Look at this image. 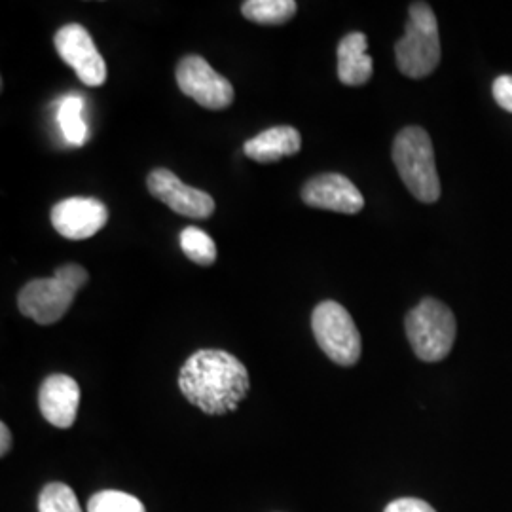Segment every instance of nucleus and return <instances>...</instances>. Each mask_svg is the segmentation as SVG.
Wrapping results in <instances>:
<instances>
[{
	"label": "nucleus",
	"instance_id": "obj_8",
	"mask_svg": "<svg viewBox=\"0 0 512 512\" xmlns=\"http://www.w3.org/2000/svg\"><path fill=\"white\" fill-rule=\"evenodd\" d=\"M148 192L175 213L188 219H209L215 213V200L198 188L186 184L169 169L158 167L147 179Z\"/></svg>",
	"mask_w": 512,
	"mask_h": 512
},
{
	"label": "nucleus",
	"instance_id": "obj_17",
	"mask_svg": "<svg viewBox=\"0 0 512 512\" xmlns=\"http://www.w3.org/2000/svg\"><path fill=\"white\" fill-rule=\"evenodd\" d=\"M181 249L198 266H211L217 260L215 241L196 226H188L181 232Z\"/></svg>",
	"mask_w": 512,
	"mask_h": 512
},
{
	"label": "nucleus",
	"instance_id": "obj_14",
	"mask_svg": "<svg viewBox=\"0 0 512 512\" xmlns=\"http://www.w3.org/2000/svg\"><path fill=\"white\" fill-rule=\"evenodd\" d=\"M363 33H349L338 44V78L346 86H365L374 73V61L366 54Z\"/></svg>",
	"mask_w": 512,
	"mask_h": 512
},
{
	"label": "nucleus",
	"instance_id": "obj_16",
	"mask_svg": "<svg viewBox=\"0 0 512 512\" xmlns=\"http://www.w3.org/2000/svg\"><path fill=\"white\" fill-rule=\"evenodd\" d=\"M84 99L80 95H69L59 103L57 109V122L63 131V137L74 145L80 147L88 139V124L84 120Z\"/></svg>",
	"mask_w": 512,
	"mask_h": 512
},
{
	"label": "nucleus",
	"instance_id": "obj_5",
	"mask_svg": "<svg viewBox=\"0 0 512 512\" xmlns=\"http://www.w3.org/2000/svg\"><path fill=\"white\" fill-rule=\"evenodd\" d=\"M311 329L323 353L336 365L353 366L361 359V334L349 311L334 302H321L311 315Z\"/></svg>",
	"mask_w": 512,
	"mask_h": 512
},
{
	"label": "nucleus",
	"instance_id": "obj_1",
	"mask_svg": "<svg viewBox=\"0 0 512 512\" xmlns=\"http://www.w3.org/2000/svg\"><path fill=\"white\" fill-rule=\"evenodd\" d=\"M179 387L184 399L209 416L238 410L249 395L251 380L238 357L220 349H200L186 359Z\"/></svg>",
	"mask_w": 512,
	"mask_h": 512
},
{
	"label": "nucleus",
	"instance_id": "obj_2",
	"mask_svg": "<svg viewBox=\"0 0 512 512\" xmlns=\"http://www.w3.org/2000/svg\"><path fill=\"white\" fill-rule=\"evenodd\" d=\"M393 162L399 177L418 202H439L440 179L435 165V150L425 129L410 126L395 137Z\"/></svg>",
	"mask_w": 512,
	"mask_h": 512
},
{
	"label": "nucleus",
	"instance_id": "obj_6",
	"mask_svg": "<svg viewBox=\"0 0 512 512\" xmlns=\"http://www.w3.org/2000/svg\"><path fill=\"white\" fill-rule=\"evenodd\" d=\"M177 84L184 95L209 110L228 109L234 103V86L200 55H186L177 65Z\"/></svg>",
	"mask_w": 512,
	"mask_h": 512
},
{
	"label": "nucleus",
	"instance_id": "obj_23",
	"mask_svg": "<svg viewBox=\"0 0 512 512\" xmlns=\"http://www.w3.org/2000/svg\"><path fill=\"white\" fill-rule=\"evenodd\" d=\"M0 439H2L0 454L6 456L10 452V448H12V435H10V429H8L6 423H0Z\"/></svg>",
	"mask_w": 512,
	"mask_h": 512
},
{
	"label": "nucleus",
	"instance_id": "obj_10",
	"mask_svg": "<svg viewBox=\"0 0 512 512\" xmlns=\"http://www.w3.org/2000/svg\"><path fill=\"white\" fill-rule=\"evenodd\" d=\"M302 202L313 209H325L355 215L363 211L365 198L359 188L340 173H325L310 179L302 186Z\"/></svg>",
	"mask_w": 512,
	"mask_h": 512
},
{
	"label": "nucleus",
	"instance_id": "obj_19",
	"mask_svg": "<svg viewBox=\"0 0 512 512\" xmlns=\"http://www.w3.org/2000/svg\"><path fill=\"white\" fill-rule=\"evenodd\" d=\"M88 512H147V509L135 495L105 490L92 495L88 503Z\"/></svg>",
	"mask_w": 512,
	"mask_h": 512
},
{
	"label": "nucleus",
	"instance_id": "obj_3",
	"mask_svg": "<svg viewBox=\"0 0 512 512\" xmlns=\"http://www.w3.org/2000/svg\"><path fill=\"white\" fill-rule=\"evenodd\" d=\"M399 71L408 78H425L440 63L439 23L427 2L410 4L404 37L395 44Z\"/></svg>",
	"mask_w": 512,
	"mask_h": 512
},
{
	"label": "nucleus",
	"instance_id": "obj_18",
	"mask_svg": "<svg viewBox=\"0 0 512 512\" xmlns=\"http://www.w3.org/2000/svg\"><path fill=\"white\" fill-rule=\"evenodd\" d=\"M38 512H84L78 497L73 492V488H69L67 484L61 482H52L48 484L40 499H38Z\"/></svg>",
	"mask_w": 512,
	"mask_h": 512
},
{
	"label": "nucleus",
	"instance_id": "obj_22",
	"mask_svg": "<svg viewBox=\"0 0 512 512\" xmlns=\"http://www.w3.org/2000/svg\"><path fill=\"white\" fill-rule=\"evenodd\" d=\"M384 512H437L429 503L416 497H403L385 507Z\"/></svg>",
	"mask_w": 512,
	"mask_h": 512
},
{
	"label": "nucleus",
	"instance_id": "obj_15",
	"mask_svg": "<svg viewBox=\"0 0 512 512\" xmlns=\"http://www.w3.org/2000/svg\"><path fill=\"white\" fill-rule=\"evenodd\" d=\"M298 10L294 0H247L241 4L243 18L258 25H285Z\"/></svg>",
	"mask_w": 512,
	"mask_h": 512
},
{
	"label": "nucleus",
	"instance_id": "obj_9",
	"mask_svg": "<svg viewBox=\"0 0 512 512\" xmlns=\"http://www.w3.org/2000/svg\"><path fill=\"white\" fill-rule=\"evenodd\" d=\"M76 291L57 277L33 279L18 296L19 311L38 325H54L74 302Z\"/></svg>",
	"mask_w": 512,
	"mask_h": 512
},
{
	"label": "nucleus",
	"instance_id": "obj_20",
	"mask_svg": "<svg viewBox=\"0 0 512 512\" xmlns=\"http://www.w3.org/2000/svg\"><path fill=\"white\" fill-rule=\"evenodd\" d=\"M54 277L61 279L63 283H67L76 293L82 287H86V283L90 281V274L82 266H78V264H65V266L57 268Z\"/></svg>",
	"mask_w": 512,
	"mask_h": 512
},
{
	"label": "nucleus",
	"instance_id": "obj_13",
	"mask_svg": "<svg viewBox=\"0 0 512 512\" xmlns=\"http://www.w3.org/2000/svg\"><path fill=\"white\" fill-rule=\"evenodd\" d=\"M302 148L298 129L291 126H275L258 133L245 143V154L258 164H275L285 156H294Z\"/></svg>",
	"mask_w": 512,
	"mask_h": 512
},
{
	"label": "nucleus",
	"instance_id": "obj_21",
	"mask_svg": "<svg viewBox=\"0 0 512 512\" xmlns=\"http://www.w3.org/2000/svg\"><path fill=\"white\" fill-rule=\"evenodd\" d=\"M495 103L507 112H512V76L511 74H501L495 78L494 86Z\"/></svg>",
	"mask_w": 512,
	"mask_h": 512
},
{
	"label": "nucleus",
	"instance_id": "obj_4",
	"mask_svg": "<svg viewBox=\"0 0 512 512\" xmlns=\"http://www.w3.org/2000/svg\"><path fill=\"white\" fill-rule=\"evenodd\" d=\"M406 336L416 357L425 363H439L450 355L458 334L452 310L435 298H425L406 315Z\"/></svg>",
	"mask_w": 512,
	"mask_h": 512
},
{
	"label": "nucleus",
	"instance_id": "obj_12",
	"mask_svg": "<svg viewBox=\"0 0 512 512\" xmlns=\"http://www.w3.org/2000/svg\"><path fill=\"white\" fill-rule=\"evenodd\" d=\"M38 406L42 416L52 425L69 429L78 414L80 387L67 374H52L40 385Z\"/></svg>",
	"mask_w": 512,
	"mask_h": 512
},
{
	"label": "nucleus",
	"instance_id": "obj_7",
	"mask_svg": "<svg viewBox=\"0 0 512 512\" xmlns=\"http://www.w3.org/2000/svg\"><path fill=\"white\" fill-rule=\"evenodd\" d=\"M57 54L71 65L76 76L86 86H103L107 80V65L99 54L92 35L78 23L61 27L54 37Z\"/></svg>",
	"mask_w": 512,
	"mask_h": 512
},
{
	"label": "nucleus",
	"instance_id": "obj_11",
	"mask_svg": "<svg viewBox=\"0 0 512 512\" xmlns=\"http://www.w3.org/2000/svg\"><path fill=\"white\" fill-rule=\"evenodd\" d=\"M52 224L63 238L88 239L95 236L109 220V209L95 198H67L55 203Z\"/></svg>",
	"mask_w": 512,
	"mask_h": 512
}]
</instances>
